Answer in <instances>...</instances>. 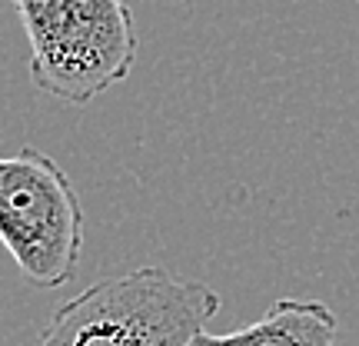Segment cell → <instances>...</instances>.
I'll return each mask as SVG.
<instances>
[{
	"label": "cell",
	"mask_w": 359,
	"mask_h": 346,
	"mask_svg": "<svg viewBox=\"0 0 359 346\" xmlns=\"http://www.w3.org/2000/svg\"><path fill=\"white\" fill-rule=\"evenodd\" d=\"M217 313L213 286L137 267L67 300L34 346H190Z\"/></svg>",
	"instance_id": "obj_1"
},
{
	"label": "cell",
	"mask_w": 359,
	"mask_h": 346,
	"mask_svg": "<svg viewBox=\"0 0 359 346\" xmlns=\"http://www.w3.org/2000/svg\"><path fill=\"white\" fill-rule=\"evenodd\" d=\"M27 44L37 90L87 107L130 77L137 64L133 13L123 0H11Z\"/></svg>",
	"instance_id": "obj_2"
},
{
	"label": "cell",
	"mask_w": 359,
	"mask_h": 346,
	"mask_svg": "<svg viewBox=\"0 0 359 346\" xmlns=\"http://www.w3.org/2000/svg\"><path fill=\"white\" fill-rule=\"evenodd\" d=\"M0 244L37 290H60L77 273L83 204L64 167L34 147L0 157Z\"/></svg>",
	"instance_id": "obj_3"
},
{
	"label": "cell",
	"mask_w": 359,
	"mask_h": 346,
	"mask_svg": "<svg viewBox=\"0 0 359 346\" xmlns=\"http://www.w3.org/2000/svg\"><path fill=\"white\" fill-rule=\"evenodd\" d=\"M336 313L320 300L283 296L233 333H200L190 346H336Z\"/></svg>",
	"instance_id": "obj_4"
}]
</instances>
